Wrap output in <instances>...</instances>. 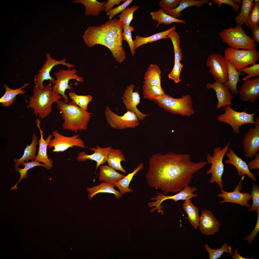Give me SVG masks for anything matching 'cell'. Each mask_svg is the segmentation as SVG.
Returning a JSON list of instances; mask_svg holds the SVG:
<instances>
[{"label":"cell","instance_id":"cell-17","mask_svg":"<svg viewBox=\"0 0 259 259\" xmlns=\"http://www.w3.org/2000/svg\"><path fill=\"white\" fill-rule=\"evenodd\" d=\"M135 87L133 84L127 86L122 99L127 111L135 113L139 120L142 121L149 115L142 113L137 108L140 103V97L138 90L133 91Z\"/></svg>","mask_w":259,"mask_h":259},{"label":"cell","instance_id":"cell-3","mask_svg":"<svg viewBox=\"0 0 259 259\" xmlns=\"http://www.w3.org/2000/svg\"><path fill=\"white\" fill-rule=\"evenodd\" d=\"M52 85L50 82L40 89L35 85L33 90V94L29 98V105L26 106L32 108L34 114L41 119L52 112L53 103L63 98L61 95L57 94L52 91Z\"/></svg>","mask_w":259,"mask_h":259},{"label":"cell","instance_id":"cell-2","mask_svg":"<svg viewBox=\"0 0 259 259\" xmlns=\"http://www.w3.org/2000/svg\"><path fill=\"white\" fill-rule=\"evenodd\" d=\"M56 103L64 120L62 126L64 129L75 133L87 129L92 116L91 113L81 108L71 101L67 103L64 100H59Z\"/></svg>","mask_w":259,"mask_h":259},{"label":"cell","instance_id":"cell-49","mask_svg":"<svg viewBox=\"0 0 259 259\" xmlns=\"http://www.w3.org/2000/svg\"><path fill=\"white\" fill-rule=\"evenodd\" d=\"M241 71L244 73L243 74H247L244 77L242 80L250 79L255 77L259 76V64L256 63L250 67H246L242 69Z\"/></svg>","mask_w":259,"mask_h":259},{"label":"cell","instance_id":"cell-11","mask_svg":"<svg viewBox=\"0 0 259 259\" xmlns=\"http://www.w3.org/2000/svg\"><path fill=\"white\" fill-rule=\"evenodd\" d=\"M105 115L108 124L112 128L123 130L135 128L140 124L139 119L135 114L127 111L122 116L114 113L108 106H105Z\"/></svg>","mask_w":259,"mask_h":259},{"label":"cell","instance_id":"cell-14","mask_svg":"<svg viewBox=\"0 0 259 259\" xmlns=\"http://www.w3.org/2000/svg\"><path fill=\"white\" fill-rule=\"evenodd\" d=\"M227 60L221 54L209 55L206 61L210 72L216 81L225 84L228 80Z\"/></svg>","mask_w":259,"mask_h":259},{"label":"cell","instance_id":"cell-12","mask_svg":"<svg viewBox=\"0 0 259 259\" xmlns=\"http://www.w3.org/2000/svg\"><path fill=\"white\" fill-rule=\"evenodd\" d=\"M46 56V61L39 70L35 78V85L40 89H42L44 87L43 82L44 80H48L52 85L54 84L56 78L51 76L50 73L52 68L55 66L62 65L66 66L68 69H71L75 67L74 65L66 62V58H63L60 60H57L52 58L50 53H47Z\"/></svg>","mask_w":259,"mask_h":259},{"label":"cell","instance_id":"cell-19","mask_svg":"<svg viewBox=\"0 0 259 259\" xmlns=\"http://www.w3.org/2000/svg\"><path fill=\"white\" fill-rule=\"evenodd\" d=\"M124 25L115 18L100 26L89 27L94 31L108 37L123 41L122 33Z\"/></svg>","mask_w":259,"mask_h":259},{"label":"cell","instance_id":"cell-18","mask_svg":"<svg viewBox=\"0 0 259 259\" xmlns=\"http://www.w3.org/2000/svg\"><path fill=\"white\" fill-rule=\"evenodd\" d=\"M250 128L246 132L242 141L246 159L253 158L259 150V124Z\"/></svg>","mask_w":259,"mask_h":259},{"label":"cell","instance_id":"cell-27","mask_svg":"<svg viewBox=\"0 0 259 259\" xmlns=\"http://www.w3.org/2000/svg\"><path fill=\"white\" fill-rule=\"evenodd\" d=\"M228 80L224 84L227 86L231 93L235 95L238 94L239 91L237 88L238 82H241L239 77L242 75V72L238 71L231 63L227 60Z\"/></svg>","mask_w":259,"mask_h":259},{"label":"cell","instance_id":"cell-31","mask_svg":"<svg viewBox=\"0 0 259 259\" xmlns=\"http://www.w3.org/2000/svg\"><path fill=\"white\" fill-rule=\"evenodd\" d=\"M182 208L187 215V219L194 229L199 227L200 217L199 209L192 203L190 199L185 200L182 205Z\"/></svg>","mask_w":259,"mask_h":259},{"label":"cell","instance_id":"cell-28","mask_svg":"<svg viewBox=\"0 0 259 259\" xmlns=\"http://www.w3.org/2000/svg\"><path fill=\"white\" fill-rule=\"evenodd\" d=\"M75 3H81L85 8V13L86 16H95L99 15L102 11H105L104 5L106 1L100 2L96 0H74Z\"/></svg>","mask_w":259,"mask_h":259},{"label":"cell","instance_id":"cell-1","mask_svg":"<svg viewBox=\"0 0 259 259\" xmlns=\"http://www.w3.org/2000/svg\"><path fill=\"white\" fill-rule=\"evenodd\" d=\"M207 164L205 161L193 162L190 155L186 153H157L149 158L147 181L149 187L160 190L165 194L179 192Z\"/></svg>","mask_w":259,"mask_h":259},{"label":"cell","instance_id":"cell-9","mask_svg":"<svg viewBox=\"0 0 259 259\" xmlns=\"http://www.w3.org/2000/svg\"><path fill=\"white\" fill-rule=\"evenodd\" d=\"M224 108L225 112L220 114L217 117L219 122L225 123L230 125L233 129V132L236 134L240 133L239 128L242 125L247 124H255L253 116L256 112L252 114H249L245 111L239 112L236 111L227 105Z\"/></svg>","mask_w":259,"mask_h":259},{"label":"cell","instance_id":"cell-23","mask_svg":"<svg viewBox=\"0 0 259 259\" xmlns=\"http://www.w3.org/2000/svg\"><path fill=\"white\" fill-rule=\"evenodd\" d=\"M112 148L111 146L102 148L97 145L95 147L90 148V150L94 152L93 153L88 155L86 153L85 151L81 152L79 154L77 159L81 162L85 161L87 160L95 161L97 163L96 169L97 170L100 165L107 161L108 154Z\"/></svg>","mask_w":259,"mask_h":259},{"label":"cell","instance_id":"cell-34","mask_svg":"<svg viewBox=\"0 0 259 259\" xmlns=\"http://www.w3.org/2000/svg\"><path fill=\"white\" fill-rule=\"evenodd\" d=\"M161 73L160 68L158 65L151 64L146 71L144 77L145 80L143 82L149 85L162 88Z\"/></svg>","mask_w":259,"mask_h":259},{"label":"cell","instance_id":"cell-4","mask_svg":"<svg viewBox=\"0 0 259 259\" xmlns=\"http://www.w3.org/2000/svg\"><path fill=\"white\" fill-rule=\"evenodd\" d=\"M86 45L90 47L97 44L104 46L110 51L116 61L122 63L126 59L123 45V40L108 37L92 30L89 27L82 36Z\"/></svg>","mask_w":259,"mask_h":259},{"label":"cell","instance_id":"cell-43","mask_svg":"<svg viewBox=\"0 0 259 259\" xmlns=\"http://www.w3.org/2000/svg\"><path fill=\"white\" fill-rule=\"evenodd\" d=\"M204 247L209 254L210 259H217L220 258L224 252L228 254H232V247L228 245L227 242L222 244L221 247L218 249H213L208 246L207 243L206 244Z\"/></svg>","mask_w":259,"mask_h":259},{"label":"cell","instance_id":"cell-57","mask_svg":"<svg viewBox=\"0 0 259 259\" xmlns=\"http://www.w3.org/2000/svg\"><path fill=\"white\" fill-rule=\"evenodd\" d=\"M253 33V39L259 43V25L255 26L251 29Z\"/></svg>","mask_w":259,"mask_h":259},{"label":"cell","instance_id":"cell-13","mask_svg":"<svg viewBox=\"0 0 259 259\" xmlns=\"http://www.w3.org/2000/svg\"><path fill=\"white\" fill-rule=\"evenodd\" d=\"M52 134L54 138L49 141L48 146L49 148H54L52 151L53 152H63L70 147L74 148V146L82 148L86 147L84 141L78 134L67 137L56 130L53 132Z\"/></svg>","mask_w":259,"mask_h":259},{"label":"cell","instance_id":"cell-24","mask_svg":"<svg viewBox=\"0 0 259 259\" xmlns=\"http://www.w3.org/2000/svg\"><path fill=\"white\" fill-rule=\"evenodd\" d=\"M40 120L39 119H37L36 121L37 126L40 130L41 138L38 140L39 144L38 153L34 161L43 163L47 167L48 169H50L53 167V162L51 158H48L47 154V148L49 142L53 135H50L48 136L46 140L44 139L43 131L41 129L40 126Z\"/></svg>","mask_w":259,"mask_h":259},{"label":"cell","instance_id":"cell-37","mask_svg":"<svg viewBox=\"0 0 259 259\" xmlns=\"http://www.w3.org/2000/svg\"><path fill=\"white\" fill-rule=\"evenodd\" d=\"M175 27L174 26L165 31L157 33L147 37H142L139 35H136L135 39L134 41L135 50L140 46L146 44L148 43H151L162 39L167 38L168 34Z\"/></svg>","mask_w":259,"mask_h":259},{"label":"cell","instance_id":"cell-39","mask_svg":"<svg viewBox=\"0 0 259 259\" xmlns=\"http://www.w3.org/2000/svg\"><path fill=\"white\" fill-rule=\"evenodd\" d=\"M167 38L171 41L174 52V63L180 62L182 56V50L180 47V37L176 30V27L172 29L167 35Z\"/></svg>","mask_w":259,"mask_h":259},{"label":"cell","instance_id":"cell-16","mask_svg":"<svg viewBox=\"0 0 259 259\" xmlns=\"http://www.w3.org/2000/svg\"><path fill=\"white\" fill-rule=\"evenodd\" d=\"M244 176H242L241 180L235 187L233 192H227L224 190L222 188L220 189L221 193L217 194V196L223 199V200L219 201L218 202L219 203L222 204L229 202L237 204L241 206L247 207H250L251 205L248 202L251 199V193L249 192L243 193L240 192L242 186L241 182L244 179Z\"/></svg>","mask_w":259,"mask_h":259},{"label":"cell","instance_id":"cell-59","mask_svg":"<svg viewBox=\"0 0 259 259\" xmlns=\"http://www.w3.org/2000/svg\"><path fill=\"white\" fill-rule=\"evenodd\" d=\"M233 1L235 3H239L240 4L242 3V1L241 0H233Z\"/></svg>","mask_w":259,"mask_h":259},{"label":"cell","instance_id":"cell-42","mask_svg":"<svg viewBox=\"0 0 259 259\" xmlns=\"http://www.w3.org/2000/svg\"><path fill=\"white\" fill-rule=\"evenodd\" d=\"M21 164L24 167V169H21L19 168V167L15 168V171L19 172L20 173V177L17 183L15 185L11 188L10 190L17 189L18 188L17 187V185L18 183H19L21 180L28 177V175L27 173L28 171L31 169L36 166H41L44 167L48 169L47 167L45 164H41L39 162L34 161H32L31 162H28L24 161Z\"/></svg>","mask_w":259,"mask_h":259},{"label":"cell","instance_id":"cell-38","mask_svg":"<svg viewBox=\"0 0 259 259\" xmlns=\"http://www.w3.org/2000/svg\"><path fill=\"white\" fill-rule=\"evenodd\" d=\"M150 15L151 16L153 20L158 22L156 28L158 27L161 24L168 25L171 24L173 23H186L183 20L174 18L167 14L161 8L157 11L151 12Z\"/></svg>","mask_w":259,"mask_h":259},{"label":"cell","instance_id":"cell-45","mask_svg":"<svg viewBox=\"0 0 259 259\" xmlns=\"http://www.w3.org/2000/svg\"><path fill=\"white\" fill-rule=\"evenodd\" d=\"M245 23L251 29L255 26L259 25V2L254 3Z\"/></svg>","mask_w":259,"mask_h":259},{"label":"cell","instance_id":"cell-46","mask_svg":"<svg viewBox=\"0 0 259 259\" xmlns=\"http://www.w3.org/2000/svg\"><path fill=\"white\" fill-rule=\"evenodd\" d=\"M139 7L135 5L129 7L127 8L118 16L119 18V20L124 25H129L133 19L134 12L137 11Z\"/></svg>","mask_w":259,"mask_h":259},{"label":"cell","instance_id":"cell-8","mask_svg":"<svg viewBox=\"0 0 259 259\" xmlns=\"http://www.w3.org/2000/svg\"><path fill=\"white\" fill-rule=\"evenodd\" d=\"M224 52L225 58L238 71L256 63L259 58V52L255 49L240 50L229 47L225 49Z\"/></svg>","mask_w":259,"mask_h":259},{"label":"cell","instance_id":"cell-6","mask_svg":"<svg viewBox=\"0 0 259 259\" xmlns=\"http://www.w3.org/2000/svg\"><path fill=\"white\" fill-rule=\"evenodd\" d=\"M219 35L223 41L232 48L252 50L257 46L255 41L246 34L241 25L224 29Z\"/></svg>","mask_w":259,"mask_h":259},{"label":"cell","instance_id":"cell-58","mask_svg":"<svg viewBox=\"0 0 259 259\" xmlns=\"http://www.w3.org/2000/svg\"><path fill=\"white\" fill-rule=\"evenodd\" d=\"M231 257L233 259H254V258H249L244 257L241 256L238 253V249H235L233 253L232 254Z\"/></svg>","mask_w":259,"mask_h":259},{"label":"cell","instance_id":"cell-26","mask_svg":"<svg viewBox=\"0 0 259 259\" xmlns=\"http://www.w3.org/2000/svg\"><path fill=\"white\" fill-rule=\"evenodd\" d=\"M99 174V181L114 183L125 176L116 171L115 170L106 164L100 166Z\"/></svg>","mask_w":259,"mask_h":259},{"label":"cell","instance_id":"cell-55","mask_svg":"<svg viewBox=\"0 0 259 259\" xmlns=\"http://www.w3.org/2000/svg\"><path fill=\"white\" fill-rule=\"evenodd\" d=\"M254 159L251 161H249L247 164L248 168L250 171L259 169V153H257Z\"/></svg>","mask_w":259,"mask_h":259},{"label":"cell","instance_id":"cell-50","mask_svg":"<svg viewBox=\"0 0 259 259\" xmlns=\"http://www.w3.org/2000/svg\"><path fill=\"white\" fill-rule=\"evenodd\" d=\"M182 66L183 65L180 62L174 63L172 71L168 75L169 78L173 80L176 83L180 82V76Z\"/></svg>","mask_w":259,"mask_h":259},{"label":"cell","instance_id":"cell-56","mask_svg":"<svg viewBox=\"0 0 259 259\" xmlns=\"http://www.w3.org/2000/svg\"><path fill=\"white\" fill-rule=\"evenodd\" d=\"M126 0H108L104 5V11L107 12L113 9L114 5H118L119 6L121 2L123 1H125Z\"/></svg>","mask_w":259,"mask_h":259},{"label":"cell","instance_id":"cell-21","mask_svg":"<svg viewBox=\"0 0 259 259\" xmlns=\"http://www.w3.org/2000/svg\"><path fill=\"white\" fill-rule=\"evenodd\" d=\"M239 96L243 102L254 103L259 98V76L244 81L238 92Z\"/></svg>","mask_w":259,"mask_h":259},{"label":"cell","instance_id":"cell-29","mask_svg":"<svg viewBox=\"0 0 259 259\" xmlns=\"http://www.w3.org/2000/svg\"><path fill=\"white\" fill-rule=\"evenodd\" d=\"M209 2L208 0H180L178 6L176 8L164 12L173 17L177 18L181 17V12L185 9L193 6H195L199 8L203 4L208 3Z\"/></svg>","mask_w":259,"mask_h":259},{"label":"cell","instance_id":"cell-47","mask_svg":"<svg viewBox=\"0 0 259 259\" xmlns=\"http://www.w3.org/2000/svg\"><path fill=\"white\" fill-rule=\"evenodd\" d=\"M133 30L134 28L133 26L124 25L122 37L123 40L126 41L128 43L132 55L134 56L135 54V45L131 35V32Z\"/></svg>","mask_w":259,"mask_h":259},{"label":"cell","instance_id":"cell-41","mask_svg":"<svg viewBox=\"0 0 259 259\" xmlns=\"http://www.w3.org/2000/svg\"><path fill=\"white\" fill-rule=\"evenodd\" d=\"M254 3V1L253 0H242L241 11L235 18V20L237 25L241 26L245 22Z\"/></svg>","mask_w":259,"mask_h":259},{"label":"cell","instance_id":"cell-44","mask_svg":"<svg viewBox=\"0 0 259 259\" xmlns=\"http://www.w3.org/2000/svg\"><path fill=\"white\" fill-rule=\"evenodd\" d=\"M68 95L71 100V101L85 110H88V105L92 100V97L90 95H80L75 92H69Z\"/></svg>","mask_w":259,"mask_h":259},{"label":"cell","instance_id":"cell-5","mask_svg":"<svg viewBox=\"0 0 259 259\" xmlns=\"http://www.w3.org/2000/svg\"><path fill=\"white\" fill-rule=\"evenodd\" d=\"M153 101L160 107L174 114L189 117L194 113L191 97L188 94L176 98L165 94Z\"/></svg>","mask_w":259,"mask_h":259},{"label":"cell","instance_id":"cell-7","mask_svg":"<svg viewBox=\"0 0 259 259\" xmlns=\"http://www.w3.org/2000/svg\"><path fill=\"white\" fill-rule=\"evenodd\" d=\"M230 143L229 142L223 148L220 147L215 148L213 150L212 156L207 153V163L211 164L210 168L206 172V174H211L209 182L218 183L220 189L224 187V181L222 177L224 171V166L223 160L224 155L228 150Z\"/></svg>","mask_w":259,"mask_h":259},{"label":"cell","instance_id":"cell-33","mask_svg":"<svg viewBox=\"0 0 259 259\" xmlns=\"http://www.w3.org/2000/svg\"><path fill=\"white\" fill-rule=\"evenodd\" d=\"M32 138L31 144L30 145H27L24 149V153L22 157L19 159H14L13 162L15 163V167H19L23 162L26 160H29L32 161L34 160L36 156L35 155L37 149L36 146L38 144L37 141V137L34 133L33 134Z\"/></svg>","mask_w":259,"mask_h":259},{"label":"cell","instance_id":"cell-54","mask_svg":"<svg viewBox=\"0 0 259 259\" xmlns=\"http://www.w3.org/2000/svg\"><path fill=\"white\" fill-rule=\"evenodd\" d=\"M214 3L217 4L219 8H220L222 4H228L232 6L234 10L237 12L238 11L240 6L235 3L232 0H213Z\"/></svg>","mask_w":259,"mask_h":259},{"label":"cell","instance_id":"cell-30","mask_svg":"<svg viewBox=\"0 0 259 259\" xmlns=\"http://www.w3.org/2000/svg\"><path fill=\"white\" fill-rule=\"evenodd\" d=\"M29 84L30 83H25L22 87L15 89L10 88L5 84L4 87L6 88V91L0 99V102L1 103V106L8 107L11 106L16 100L15 98L18 94H22L25 96V91L24 89H23L28 86Z\"/></svg>","mask_w":259,"mask_h":259},{"label":"cell","instance_id":"cell-10","mask_svg":"<svg viewBox=\"0 0 259 259\" xmlns=\"http://www.w3.org/2000/svg\"><path fill=\"white\" fill-rule=\"evenodd\" d=\"M77 73V70L74 68L68 69L67 70L61 69L54 74L56 80L52 87V90L56 94H61L64 100L67 103L69 102L68 97L65 94V90L68 89L72 91L73 90L72 86L69 84V81L73 79L81 82H84L83 78L78 75Z\"/></svg>","mask_w":259,"mask_h":259},{"label":"cell","instance_id":"cell-20","mask_svg":"<svg viewBox=\"0 0 259 259\" xmlns=\"http://www.w3.org/2000/svg\"><path fill=\"white\" fill-rule=\"evenodd\" d=\"M199 227L201 233L207 235H213L219 230L220 223L210 210H203L200 217Z\"/></svg>","mask_w":259,"mask_h":259},{"label":"cell","instance_id":"cell-15","mask_svg":"<svg viewBox=\"0 0 259 259\" xmlns=\"http://www.w3.org/2000/svg\"><path fill=\"white\" fill-rule=\"evenodd\" d=\"M197 190V188L195 187H191L188 185L184 188L179 193L173 195L166 196L164 194L157 193V195L155 196L154 197H152L150 198L151 200H156V201L155 202H149L148 204L150 207L155 206L152 209L153 211L154 212L157 209L159 213L162 212L163 210L161 209L163 208V206L161 204L164 201L168 199H171L173 200L175 202H176L179 200H185L190 199L192 198L197 196V194L193 193Z\"/></svg>","mask_w":259,"mask_h":259},{"label":"cell","instance_id":"cell-22","mask_svg":"<svg viewBox=\"0 0 259 259\" xmlns=\"http://www.w3.org/2000/svg\"><path fill=\"white\" fill-rule=\"evenodd\" d=\"M206 87L208 89H212L215 91L218 103L216 107L219 109L224 108L227 105H230L232 100L235 97L230 92L228 87L224 83L216 81L212 83H208Z\"/></svg>","mask_w":259,"mask_h":259},{"label":"cell","instance_id":"cell-48","mask_svg":"<svg viewBox=\"0 0 259 259\" xmlns=\"http://www.w3.org/2000/svg\"><path fill=\"white\" fill-rule=\"evenodd\" d=\"M252 203L250 208L247 210L249 212L259 211V186L253 183L252 190L251 193Z\"/></svg>","mask_w":259,"mask_h":259},{"label":"cell","instance_id":"cell-36","mask_svg":"<svg viewBox=\"0 0 259 259\" xmlns=\"http://www.w3.org/2000/svg\"><path fill=\"white\" fill-rule=\"evenodd\" d=\"M143 164L140 163L133 172L113 183L118 188L122 195H123L126 193H131L132 192L133 190L129 188V184L133 177L143 168Z\"/></svg>","mask_w":259,"mask_h":259},{"label":"cell","instance_id":"cell-53","mask_svg":"<svg viewBox=\"0 0 259 259\" xmlns=\"http://www.w3.org/2000/svg\"><path fill=\"white\" fill-rule=\"evenodd\" d=\"M257 218L255 227L249 235L245 237L244 240L248 241L249 244L250 245L253 241L254 239L258 234L259 233V211L257 212Z\"/></svg>","mask_w":259,"mask_h":259},{"label":"cell","instance_id":"cell-60","mask_svg":"<svg viewBox=\"0 0 259 259\" xmlns=\"http://www.w3.org/2000/svg\"><path fill=\"white\" fill-rule=\"evenodd\" d=\"M254 3H256L259 2V0H254Z\"/></svg>","mask_w":259,"mask_h":259},{"label":"cell","instance_id":"cell-51","mask_svg":"<svg viewBox=\"0 0 259 259\" xmlns=\"http://www.w3.org/2000/svg\"><path fill=\"white\" fill-rule=\"evenodd\" d=\"M133 1V0H126L121 5L116 7L112 9L107 12L106 15L109 16V19H112L115 15L123 12L131 4Z\"/></svg>","mask_w":259,"mask_h":259},{"label":"cell","instance_id":"cell-32","mask_svg":"<svg viewBox=\"0 0 259 259\" xmlns=\"http://www.w3.org/2000/svg\"><path fill=\"white\" fill-rule=\"evenodd\" d=\"M115 186L113 183L105 182L90 188H87V190L88 192V197L91 200L93 196L97 194L101 193H108L114 194L116 198L119 200L122 197V195L119 191L114 188Z\"/></svg>","mask_w":259,"mask_h":259},{"label":"cell","instance_id":"cell-52","mask_svg":"<svg viewBox=\"0 0 259 259\" xmlns=\"http://www.w3.org/2000/svg\"><path fill=\"white\" fill-rule=\"evenodd\" d=\"M180 0H161L159 3L161 9L164 12L174 9L179 5Z\"/></svg>","mask_w":259,"mask_h":259},{"label":"cell","instance_id":"cell-35","mask_svg":"<svg viewBox=\"0 0 259 259\" xmlns=\"http://www.w3.org/2000/svg\"><path fill=\"white\" fill-rule=\"evenodd\" d=\"M125 161L124 155L120 149L112 148L108 155L107 161L108 165L115 170L121 171L124 174L126 173L121 164V161Z\"/></svg>","mask_w":259,"mask_h":259},{"label":"cell","instance_id":"cell-40","mask_svg":"<svg viewBox=\"0 0 259 259\" xmlns=\"http://www.w3.org/2000/svg\"><path fill=\"white\" fill-rule=\"evenodd\" d=\"M142 87L143 98L151 100H153L156 98L165 93L162 88L151 85L143 82Z\"/></svg>","mask_w":259,"mask_h":259},{"label":"cell","instance_id":"cell-25","mask_svg":"<svg viewBox=\"0 0 259 259\" xmlns=\"http://www.w3.org/2000/svg\"><path fill=\"white\" fill-rule=\"evenodd\" d=\"M228 150L225 154L228 159L225 160V163L234 166L237 170L239 176H243L246 175L248 178L254 181H256L254 175L248 169L246 162L237 156L231 148H229Z\"/></svg>","mask_w":259,"mask_h":259}]
</instances>
